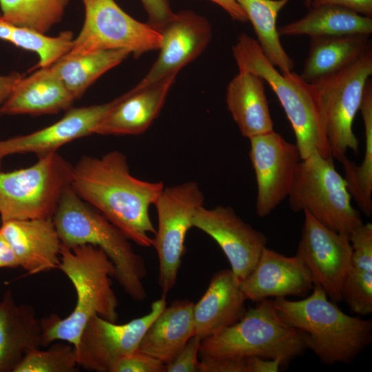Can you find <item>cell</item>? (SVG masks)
I'll return each instance as SVG.
<instances>
[{
    "instance_id": "cell-22",
    "label": "cell",
    "mask_w": 372,
    "mask_h": 372,
    "mask_svg": "<svg viewBox=\"0 0 372 372\" xmlns=\"http://www.w3.org/2000/svg\"><path fill=\"white\" fill-rule=\"evenodd\" d=\"M41 337L34 309L17 304L7 291L0 300V372H13L27 353L42 347Z\"/></svg>"
},
{
    "instance_id": "cell-2",
    "label": "cell",
    "mask_w": 372,
    "mask_h": 372,
    "mask_svg": "<svg viewBox=\"0 0 372 372\" xmlns=\"http://www.w3.org/2000/svg\"><path fill=\"white\" fill-rule=\"evenodd\" d=\"M72 282L76 295L73 311L64 318L55 314L41 320L42 347L65 341L77 347L89 320L99 316L116 322L118 302L112 288L114 267L104 251L92 245L61 246L58 266Z\"/></svg>"
},
{
    "instance_id": "cell-8",
    "label": "cell",
    "mask_w": 372,
    "mask_h": 372,
    "mask_svg": "<svg viewBox=\"0 0 372 372\" xmlns=\"http://www.w3.org/2000/svg\"><path fill=\"white\" fill-rule=\"evenodd\" d=\"M73 165L57 153L38 156L32 165L0 172L2 221L52 218L67 187Z\"/></svg>"
},
{
    "instance_id": "cell-40",
    "label": "cell",
    "mask_w": 372,
    "mask_h": 372,
    "mask_svg": "<svg viewBox=\"0 0 372 372\" xmlns=\"http://www.w3.org/2000/svg\"><path fill=\"white\" fill-rule=\"evenodd\" d=\"M23 76L18 72L0 75V107L10 95L16 84Z\"/></svg>"
},
{
    "instance_id": "cell-18",
    "label": "cell",
    "mask_w": 372,
    "mask_h": 372,
    "mask_svg": "<svg viewBox=\"0 0 372 372\" xmlns=\"http://www.w3.org/2000/svg\"><path fill=\"white\" fill-rule=\"evenodd\" d=\"M311 275L297 256H285L265 247L250 274L240 283L246 300L304 298L313 289Z\"/></svg>"
},
{
    "instance_id": "cell-27",
    "label": "cell",
    "mask_w": 372,
    "mask_h": 372,
    "mask_svg": "<svg viewBox=\"0 0 372 372\" xmlns=\"http://www.w3.org/2000/svg\"><path fill=\"white\" fill-rule=\"evenodd\" d=\"M280 36L370 35L372 19L335 5L311 6L303 18L278 29Z\"/></svg>"
},
{
    "instance_id": "cell-10",
    "label": "cell",
    "mask_w": 372,
    "mask_h": 372,
    "mask_svg": "<svg viewBox=\"0 0 372 372\" xmlns=\"http://www.w3.org/2000/svg\"><path fill=\"white\" fill-rule=\"evenodd\" d=\"M85 19L67 54H83L100 50H125L138 58L158 50L159 30L140 22L123 11L114 0H82Z\"/></svg>"
},
{
    "instance_id": "cell-21",
    "label": "cell",
    "mask_w": 372,
    "mask_h": 372,
    "mask_svg": "<svg viewBox=\"0 0 372 372\" xmlns=\"http://www.w3.org/2000/svg\"><path fill=\"white\" fill-rule=\"evenodd\" d=\"M246 300L231 270L218 271L203 296L194 304V335L203 339L235 324L247 311Z\"/></svg>"
},
{
    "instance_id": "cell-31",
    "label": "cell",
    "mask_w": 372,
    "mask_h": 372,
    "mask_svg": "<svg viewBox=\"0 0 372 372\" xmlns=\"http://www.w3.org/2000/svg\"><path fill=\"white\" fill-rule=\"evenodd\" d=\"M360 110L364 129V154L360 165L347 158H342L344 172V178L349 194L358 208L366 215L372 214V84L369 79L366 83Z\"/></svg>"
},
{
    "instance_id": "cell-17",
    "label": "cell",
    "mask_w": 372,
    "mask_h": 372,
    "mask_svg": "<svg viewBox=\"0 0 372 372\" xmlns=\"http://www.w3.org/2000/svg\"><path fill=\"white\" fill-rule=\"evenodd\" d=\"M112 101L81 107H70L56 123L28 134L0 140V163L10 155L34 154L37 156L57 152L76 139L94 134V131L114 105Z\"/></svg>"
},
{
    "instance_id": "cell-15",
    "label": "cell",
    "mask_w": 372,
    "mask_h": 372,
    "mask_svg": "<svg viewBox=\"0 0 372 372\" xmlns=\"http://www.w3.org/2000/svg\"><path fill=\"white\" fill-rule=\"evenodd\" d=\"M193 227L217 242L240 284L252 271L267 242L263 233L244 221L229 206L200 207L194 216Z\"/></svg>"
},
{
    "instance_id": "cell-42",
    "label": "cell",
    "mask_w": 372,
    "mask_h": 372,
    "mask_svg": "<svg viewBox=\"0 0 372 372\" xmlns=\"http://www.w3.org/2000/svg\"><path fill=\"white\" fill-rule=\"evenodd\" d=\"M19 267L17 260L9 245L0 234V269Z\"/></svg>"
},
{
    "instance_id": "cell-26",
    "label": "cell",
    "mask_w": 372,
    "mask_h": 372,
    "mask_svg": "<svg viewBox=\"0 0 372 372\" xmlns=\"http://www.w3.org/2000/svg\"><path fill=\"white\" fill-rule=\"evenodd\" d=\"M371 48L369 35L346 34L311 37L300 76L313 83L333 74Z\"/></svg>"
},
{
    "instance_id": "cell-3",
    "label": "cell",
    "mask_w": 372,
    "mask_h": 372,
    "mask_svg": "<svg viewBox=\"0 0 372 372\" xmlns=\"http://www.w3.org/2000/svg\"><path fill=\"white\" fill-rule=\"evenodd\" d=\"M280 317L304 335L307 349L324 364H350L372 340V320L344 313L314 285L312 292L299 300L273 299Z\"/></svg>"
},
{
    "instance_id": "cell-1",
    "label": "cell",
    "mask_w": 372,
    "mask_h": 372,
    "mask_svg": "<svg viewBox=\"0 0 372 372\" xmlns=\"http://www.w3.org/2000/svg\"><path fill=\"white\" fill-rule=\"evenodd\" d=\"M70 186L130 240L143 247L152 246L149 234H154L156 228L149 210L165 186L133 176L123 153L114 150L101 157L82 156L73 165Z\"/></svg>"
},
{
    "instance_id": "cell-30",
    "label": "cell",
    "mask_w": 372,
    "mask_h": 372,
    "mask_svg": "<svg viewBox=\"0 0 372 372\" xmlns=\"http://www.w3.org/2000/svg\"><path fill=\"white\" fill-rule=\"evenodd\" d=\"M289 0H237L257 36L267 59L281 72L293 71L294 63L280 41L277 17Z\"/></svg>"
},
{
    "instance_id": "cell-36",
    "label": "cell",
    "mask_w": 372,
    "mask_h": 372,
    "mask_svg": "<svg viewBox=\"0 0 372 372\" xmlns=\"http://www.w3.org/2000/svg\"><path fill=\"white\" fill-rule=\"evenodd\" d=\"M110 372H165V364L137 349L118 360Z\"/></svg>"
},
{
    "instance_id": "cell-12",
    "label": "cell",
    "mask_w": 372,
    "mask_h": 372,
    "mask_svg": "<svg viewBox=\"0 0 372 372\" xmlns=\"http://www.w3.org/2000/svg\"><path fill=\"white\" fill-rule=\"evenodd\" d=\"M165 307L163 296L152 303L149 313L125 324L92 316L75 348L79 366L88 371L110 372L118 360L138 349L145 333Z\"/></svg>"
},
{
    "instance_id": "cell-9",
    "label": "cell",
    "mask_w": 372,
    "mask_h": 372,
    "mask_svg": "<svg viewBox=\"0 0 372 372\" xmlns=\"http://www.w3.org/2000/svg\"><path fill=\"white\" fill-rule=\"evenodd\" d=\"M371 74V48L340 71L312 83L322 106L331 156L338 161L349 149L359 152L360 141L353 124Z\"/></svg>"
},
{
    "instance_id": "cell-5",
    "label": "cell",
    "mask_w": 372,
    "mask_h": 372,
    "mask_svg": "<svg viewBox=\"0 0 372 372\" xmlns=\"http://www.w3.org/2000/svg\"><path fill=\"white\" fill-rule=\"evenodd\" d=\"M52 219L62 245H92L102 249L114 267V278L133 300L147 293L145 261L132 249L127 237L100 211L80 198L69 185L64 190Z\"/></svg>"
},
{
    "instance_id": "cell-13",
    "label": "cell",
    "mask_w": 372,
    "mask_h": 372,
    "mask_svg": "<svg viewBox=\"0 0 372 372\" xmlns=\"http://www.w3.org/2000/svg\"><path fill=\"white\" fill-rule=\"evenodd\" d=\"M296 256L307 268L313 285L320 286L334 302L342 300V290L350 265L352 247L349 235L335 231L307 211Z\"/></svg>"
},
{
    "instance_id": "cell-29",
    "label": "cell",
    "mask_w": 372,
    "mask_h": 372,
    "mask_svg": "<svg viewBox=\"0 0 372 372\" xmlns=\"http://www.w3.org/2000/svg\"><path fill=\"white\" fill-rule=\"evenodd\" d=\"M130 52L100 50L83 54H65L50 67L74 99H79L101 75L120 64Z\"/></svg>"
},
{
    "instance_id": "cell-32",
    "label": "cell",
    "mask_w": 372,
    "mask_h": 372,
    "mask_svg": "<svg viewBox=\"0 0 372 372\" xmlns=\"http://www.w3.org/2000/svg\"><path fill=\"white\" fill-rule=\"evenodd\" d=\"M70 0H0L1 13L12 24L45 34L59 23Z\"/></svg>"
},
{
    "instance_id": "cell-25",
    "label": "cell",
    "mask_w": 372,
    "mask_h": 372,
    "mask_svg": "<svg viewBox=\"0 0 372 372\" xmlns=\"http://www.w3.org/2000/svg\"><path fill=\"white\" fill-rule=\"evenodd\" d=\"M194 304L184 299L165 307L145 333L138 349L165 364L173 360L194 335Z\"/></svg>"
},
{
    "instance_id": "cell-34",
    "label": "cell",
    "mask_w": 372,
    "mask_h": 372,
    "mask_svg": "<svg viewBox=\"0 0 372 372\" xmlns=\"http://www.w3.org/2000/svg\"><path fill=\"white\" fill-rule=\"evenodd\" d=\"M78 366L75 347L56 343L48 350L30 351L13 372H75Z\"/></svg>"
},
{
    "instance_id": "cell-20",
    "label": "cell",
    "mask_w": 372,
    "mask_h": 372,
    "mask_svg": "<svg viewBox=\"0 0 372 372\" xmlns=\"http://www.w3.org/2000/svg\"><path fill=\"white\" fill-rule=\"evenodd\" d=\"M176 75H169L145 87H134L116 99L94 134L117 136L145 132L158 116Z\"/></svg>"
},
{
    "instance_id": "cell-7",
    "label": "cell",
    "mask_w": 372,
    "mask_h": 372,
    "mask_svg": "<svg viewBox=\"0 0 372 372\" xmlns=\"http://www.w3.org/2000/svg\"><path fill=\"white\" fill-rule=\"evenodd\" d=\"M290 209L307 211L327 227L350 234L363 222L353 208L347 183L333 158L314 152L300 161L291 192Z\"/></svg>"
},
{
    "instance_id": "cell-24",
    "label": "cell",
    "mask_w": 372,
    "mask_h": 372,
    "mask_svg": "<svg viewBox=\"0 0 372 372\" xmlns=\"http://www.w3.org/2000/svg\"><path fill=\"white\" fill-rule=\"evenodd\" d=\"M264 82L260 76L239 70L227 87V108L241 134L249 139L274 130Z\"/></svg>"
},
{
    "instance_id": "cell-35",
    "label": "cell",
    "mask_w": 372,
    "mask_h": 372,
    "mask_svg": "<svg viewBox=\"0 0 372 372\" xmlns=\"http://www.w3.org/2000/svg\"><path fill=\"white\" fill-rule=\"evenodd\" d=\"M282 366L279 361L260 358H200L199 372H275Z\"/></svg>"
},
{
    "instance_id": "cell-19",
    "label": "cell",
    "mask_w": 372,
    "mask_h": 372,
    "mask_svg": "<svg viewBox=\"0 0 372 372\" xmlns=\"http://www.w3.org/2000/svg\"><path fill=\"white\" fill-rule=\"evenodd\" d=\"M0 234L28 275L58 269L62 244L52 218L2 221Z\"/></svg>"
},
{
    "instance_id": "cell-43",
    "label": "cell",
    "mask_w": 372,
    "mask_h": 372,
    "mask_svg": "<svg viewBox=\"0 0 372 372\" xmlns=\"http://www.w3.org/2000/svg\"><path fill=\"white\" fill-rule=\"evenodd\" d=\"M14 25L6 21L0 12V39L9 42Z\"/></svg>"
},
{
    "instance_id": "cell-39",
    "label": "cell",
    "mask_w": 372,
    "mask_h": 372,
    "mask_svg": "<svg viewBox=\"0 0 372 372\" xmlns=\"http://www.w3.org/2000/svg\"><path fill=\"white\" fill-rule=\"evenodd\" d=\"M330 4L351 10L369 17L372 16V0H313L311 6Z\"/></svg>"
},
{
    "instance_id": "cell-6",
    "label": "cell",
    "mask_w": 372,
    "mask_h": 372,
    "mask_svg": "<svg viewBox=\"0 0 372 372\" xmlns=\"http://www.w3.org/2000/svg\"><path fill=\"white\" fill-rule=\"evenodd\" d=\"M307 349L304 335L286 323L265 298L247 310L235 324L202 339L200 358H260L282 364Z\"/></svg>"
},
{
    "instance_id": "cell-14",
    "label": "cell",
    "mask_w": 372,
    "mask_h": 372,
    "mask_svg": "<svg viewBox=\"0 0 372 372\" xmlns=\"http://www.w3.org/2000/svg\"><path fill=\"white\" fill-rule=\"evenodd\" d=\"M249 141L257 185L256 211L258 216L266 217L288 197L301 157L296 145L274 130Z\"/></svg>"
},
{
    "instance_id": "cell-23",
    "label": "cell",
    "mask_w": 372,
    "mask_h": 372,
    "mask_svg": "<svg viewBox=\"0 0 372 372\" xmlns=\"http://www.w3.org/2000/svg\"><path fill=\"white\" fill-rule=\"evenodd\" d=\"M23 76L0 107L1 115L53 114L68 110L75 100L52 68Z\"/></svg>"
},
{
    "instance_id": "cell-38",
    "label": "cell",
    "mask_w": 372,
    "mask_h": 372,
    "mask_svg": "<svg viewBox=\"0 0 372 372\" xmlns=\"http://www.w3.org/2000/svg\"><path fill=\"white\" fill-rule=\"evenodd\" d=\"M149 18V24L159 30L174 14L167 0H141Z\"/></svg>"
},
{
    "instance_id": "cell-44",
    "label": "cell",
    "mask_w": 372,
    "mask_h": 372,
    "mask_svg": "<svg viewBox=\"0 0 372 372\" xmlns=\"http://www.w3.org/2000/svg\"><path fill=\"white\" fill-rule=\"evenodd\" d=\"M311 2L312 0H304V3L309 8H310L311 6Z\"/></svg>"
},
{
    "instance_id": "cell-4",
    "label": "cell",
    "mask_w": 372,
    "mask_h": 372,
    "mask_svg": "<svg viewBox=\"0 0 372 372\" xmlns=\"http://www.w3.org/2000/svg\"><path fill=\"white\" fill-rule=\"evenodd\" d=\"M232 52L239 70L260 76L277 96L294 132L301 159L314 152L332 157L322 106L313 84L293 71L281 72L258 42L245 33L238 37Z\"/></svg>"
},
{
    "instance_id": "cell-41",
    "label": "cell",
    "mask_w": 372,
    "mask_h": 372,
    "mask_svg": "<svg viewBox=\"0 0 372 372\" xmlns=\"http://www.w3.org/2000/svg\"><path fill=\"white\" fill-rule=\"evenodd\" d=\"M221 6L235 21L245 22L247 21L245 12L237 0H211Z\"/></svg>"
},
{
    "instance_id": "cell-33",
    "label": "cell",
    "mask_w": 372,
    "mask_h": 372,
    "mask_svg": "<svg viewBox=\"0 0 372 372\" xmlns=\"http://www.w3.org/2000/svg\"><path fill=\"white\" fill-rule=\"evenodd\" d=\"M74 37L71 31L61 32L56 37H48L31 29L14 25L10 43L36 53L39 62L31 70L51 66L71 49Z\"/></svg>"
},
{
    "instance_id": "cell-37",
    "label": "cell",
    "mask_w": 372,
    "mask_h": 372,
    "mask_svg": "<svg viewBox=\"0 0 372 372\" xmlns=\"http://www.w3.org/2000/svg\"><path fill=\"white\" fill-rule=\"evenodd\" d=\"M201 340L194 335L174 359L165 364V372H199L198 355Z\"/></svg>"
},
{
    "instance_id": "cell-16",
    "label": "cell",
    "mask_w": 372,
    "mask_h": 372,
    "mask_svg": "<svg viewBox=\"0 0 372 372\" xmlns=\"http://www.w3.org/2000/svg\"><path fill=\"white\" fill-rule=\"evenodd\" d=\"M159 31L162 41L158 56L136 87L177 74L203 53L211 39L208 21L189 11L174 14Z\"/></svg>"
},
{
    "instance_id": "cell-11",
    "label": "cell",
    "mask_w": 372,
    "mask_h": 372,
    "mask_svg": "<svg viewBox=\"0 0 372 372\" xmlns=\"http://www.w3.org/2000/svg\"><path fill=\"white\" fill-rule=\"evenodd\" d=\"M204 201L198 184L190 180L164 187L154 203L158 228L152 238V246L158 258V284L163 296L176 284L185 251V237L193 227L194 216L204 205Z\"/></svg>"
},
{
    "instance_id": "cell-28",
    "label": "cell",
    "mask_w": 372,
    "mask_h": 372,
    "mask_svg": "<svg viewBox=\"0 0 372 372\" xmlns=\"http://www.w3.org/2000/svg\"><path fill=\"white\" fill-rule=\"evenodd\" d=\"M352 247L342 300L360 316L372 313V224L362 223L349 234Z\"/></svg>"
}]
</instances>
